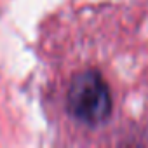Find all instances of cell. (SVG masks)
Wrapping results in <instances>:
<instances>
[{"instance_id":"obj_1","label":"cell","mask_w":148,"mask_h":148,"mask_svg":"<svg viewBox=\"0 0 148 148\" xmlns=\"http://www.w3.org/2000/svg\"><path fill=\"white\" fill-rule=\"evenodd\" d=\"M68 112L87 125L103 124L112 113L110 89L96 70H86L73 77L68 96Z\"/></svg>"}]
</instances>
